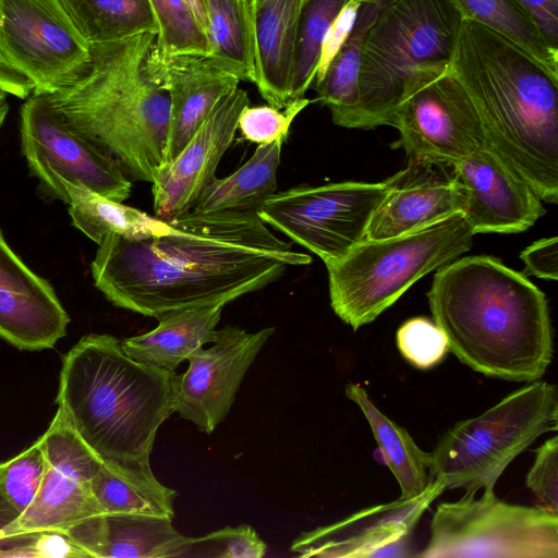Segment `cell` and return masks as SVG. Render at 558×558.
I'll list each match as a JSON object with an SVG mask.
<instances>
[{
    "mask_svg": "<svg viewBox=\"0 0 558 558\" xmlns=\"http://www.w3.org/2000/svg\"><path fill=\"white\" fill-rule=\"evenodd\" d=\"M169 234H108L90 263L95 287L114 306L157 318L228 304L279 280L312 257L276 236L258 214L187 211Z\"/></svg>",
    "mask_w": 558,
    "mask_h": 558,
    "instance_id": "cell-1",
    "label": "cell"
},
{
    "mask_svg": "<svg viewBox=\"0 0 558 558\" xmlns=\"http://www.w3.org/2000/svg\"><path fill=\"white\" fill-rule=\"evenodd\" d=\"M429 308L460 362L484 376L541 379L551 363L553 328L545 294L500 259L475 255L437 269Z\"/></svg>",
    "mask_w": 558,
    "mask_h": 558,
    "instance_id": "cell-2",
    "label": "cell"
},
{
    "mask_svg": "<svg viewBox=\"0 0 558 558\" xmlns=\"http://www.w3.org/2000/svg\"><path fill=\"white\" fill-rule=\"evenodd\" d=\"M450 68L471 97L492 151L541 201L558 202V76L519 46L464 19Z\"/></svg>",
    "mask_w": 558,
    "mask_h": 558,
    "instance_id": "cell-3",
    "label": "cell"
},
{
    "mask_svg": "<svg viewBox=\"0 0 558 558\" xmlns=\"http://www.w3.org/2000/svg\"><path fill=\"white\" fill-rule=\"evenodd\" d=\"M156 34L90 45V62L71 86L45 95L68 125L131 181L153 182L165 163L168 90L148 71Z\"/></svg>",
    "mask_w": 558,
    "mask_h": 558,
    "instance_id": "cell-4",
    "label": "cell"
},
{
    "mask_svg": "<svg viewBox=\"0 0 558 558\" xmlns=\"http://www.w3.org/2000/svg\"><path fill=\"white\" fill-rule=\"evenodd\" d=\"M177 376L135 361L112 335L89 333L63 356L56 403L102 460L149 464L173 413Z\"/></svg>",
    "mask_w": 558,
    "mask_h": 558,
    "instance_id": "cell-5",
    "label": "cell"
},
{
    "mask_svg": "<svg viewBox=\"0 0 558 558\" xmlns=\"http://www.w3.org/2000/svg\"><path fill=\"white\" fill-rule=\"evenodd\" d=\"M462 213L386 239H364L326 265L330 305L353 330L375 320L418 279L470 251Z\"/></svg>",
    "mask_w": 558,
    "mask_h": 558,
    "instance_id": "cell-6",
    "label": "cell"
},
{
    "mask_svg": "<svg viewBox=\"0 0 558 558\" xmlns=\"http://www.w3.org/2000/svg\"><path fill=\"white\" fill-rule=\"evenodd\" d=\"M464 19L456 0H396L383 9L363 44L354 129L392 126L411 75L451 64Z\"/></svg>",
    "mask_w": 558,
    "mask_h": 558,
    "instance_id": "cell-7",
    "label": "cell"
},
{
    "mask_svg": "<svg viewBox=\"0 0 558 558\" xmlns=\"http://www.w3.org/2000/svg\"><path fill=\"white\" fill-rule=\"evenodd\" d=\"M557 428V386L530 381L482 414L447 429L430 452V480L465 493L494 489L514 458Z\"/></svg>",
    "mask_w": 558,
    "mask_h": 558,
    "instance_id": "cell-8",
    "label": "cell"
},
{
    "mask_svg": "<svg viewBox=\"0 0 558 558\" xmlns=\"http://www.w3.org/2000/svg\"><path fill=\"white\" fill-rule=\"evenodd\" d=\"M421 558H558V513L465 493L436 508Z\"/></svg>",
    "mask_w": 558,
    "mask_h": 558,
    "instance_id": "cell-9",
    "label": "cell"
},
{
    "mask_svg": "<svg viewBox=\"0 0 558 558\" xmlns=\"http://www.w3.org/2000/svg\"><path fill=\"white\" fill-rule=\"evenodd\" d=\"M392 148L409 159L454 166L489 148L478 112L450 65L420 68L405 82L393 125Z\"/></svg>",
    "mask_w": 558,
    "mask_h": 558,
    "instance_id": "cell-10",
    "label": "cell"
},
{
    "mask_svg": "<svg viewBox=\"0 0 558 558\" xmlns=\"http://www.w3.org/2000/svg\"><path fill=\"white\" fill-rule=\"evenodd\" d=\"M385 193L384 181L298 185L276 192L257 214L267 226L328 265L365 239Z\"/></svg>",
    "mask_w": 558,
    "mask_h": 558,
    "instance_id": "cell-11",
    "label": "cell"
},
{
    "mask_svg": "<svg viewBox=\"0 0 558 558\" xmlns=\"http://www.w3.org/2000/svg\"><path fill=\"white\" fill-rule=\"evenodd\" d=\"M21 149L38 193L49 203L69 196L63 181L83 184L116 202L129 198L132 181L108 157L75 133L45 95L32 94L20 111Z\"/></svg>",
    "mask_w": 558,
    "mask_h": 558,
    "instance_id": "cell-12",
    "label": "cell"
},
{
    "mask_svg": "<svg viewBox=\"0 0 558 558\" xmlns=\"http://www.w3.org/2000/svg\"><path fill=\"white\" fill-rule=\"evenodd\" d=\"M0 57L51 95L73 85L90 62V45L59 0H0Z\"/></svg>",
    "mask_w": 558,
    "mask_h": 558,
    "instance_id": "cell-13",
    "label": "cell"
},
{
    "mask_svg": "<svg viewBox=\"0 0 558 558\" xmlns=\"http://www.w3.org/2000/svg\"><path fill=\"white\" fill-rule=\"evenodd\" d=\"M39 440L46 457L40 488L31 506L3 535L64 531L80 521L104 513L90 488V482L104 460L83 441L60 408Z\"/></svg>",
    "mask_w": 558,
    "mask_h": 558,
    "instance_id": "cell-14",
    "label": "cell"
},
{
    "mask_svg": "<svg viewBox=\"0 0 558 558\" xmlns=\"http://www.w3.org/2000/svg\"><path fill=\"white\" fill-rule=\"evenodd\" d=\"M274 332V327L255 332L230 325L217 329L213 344L195 351L187 359V369L177 376L173 413L211 434L226 418L245 373Z\"/></svg>",
    "mask_w": 558,
    "mask_h": 558,
    "instance_id": "cell-15",
    "label": "cell"
},
{
    "mask_svg": "<svg viewBox=\"0 0 558 558\" xmlns=\"http://www.w3.org/2000/svg\"><path fill=\"white\" fill-rule=\"evenodd\" d=\"M446 487L433 480L418 496L364 508L338 522L302 533L291 545L301 557L369 558L407 556L405 541Z\"/></svg>",
    "mask_w": 558,
    "mask_h": 558,
    "instance_id": "cell-16",
    "label": "cell"
},
{
    "mask_svg": "<svg viewBox=\"0 0 558 558\" xmlns=\"http://www.w3.org/2000/svg\"><path fill=\"white\" fill-rule=\"evenodd\" d=\"M247 105L245 89L236 87L225 94L179 155L159 168L151 182L157 218L170 220L192 209L217 178V167L232 145L239 117Z\"/></svg>",
    "mask_w": 558,
    "mask_h": 558,
    "instance_id": "cell-17",
    "label": "cell"
},
{
    "mask_svg": "<svg viewBox=\"0 0 558 558\" xmlns=\"http://www.w3.org/2000/svg\"><path fill=\"white\" fill-rule=\"evenodd\" d=\"M384 183L386 193L365 239L404 234L464 210L465 192L453 166L409 159L405 168Z\"/></svg>",
    "mask_w": 558,
    "mask_h": 558,
    "instance_id": "cell-18",
    "label": "cell"
},
{
    "mask_svg": "<svg viewBox=\"0 0 558 558\" xmlns=\"http://www.w3.org/2000/svg\"><path fill=\"white\" fill-rule=\"evenodd\" d=\"M147 68L170 97L167 163L179 155L217 101L236 88L242 80L208 54L167 53L158 49L155 41L147 57Z\"/></svg>",
    "mask_w": 558,
    "mask_h": 558,
    "instance_id": "cell-19",
    "label": "cell"
},
{
    "mask_svg": "<svg viewBox=\"0 0 558 558\" xmlns=\"http://www.w3.org/2000/svg\"><path fill=\"white\" fill-rule=\"evenodd\" d=\"M465 192L463 216L473 234L519 233L544 214L541 198L490 148L453 166Z\"/></svg>",
    "mask_w": 558,
    "mask_h": 558,
    "instance_id": "cell-20",
    "label": "cell"
},
{
    "mask_svg": "<svg viewBox=\"0 0 558 558\" xmlns=\"http://www.w3.org/2000/svg\"><path fill=\"white\" fill-rule=\"evenodd\" d=\"M64 532L90 558L190 557L193 539L179 533L171 518L149 514L102 513Z\"/></svg>",
    "mask_w": 558,
    "mask_h": 558,
    "instance_id": "cell-21",
    "label": "cell"
},
{
    "mask_svg": "<svg viewBox=\"0 0 558 558\" xmlns=\"http://www.w3.org/2000/svg\"><path fill=\"white\" fill-rule=\"evenodd\" d=\"M303 0H256L252 44L256 85L268 105L278 109L290 101L292 66Z\"/></svg>",
    "mask_w": 558,
    "mask_h": 558,
    "instance_id": "cell-22",
    "label": "cell"
},
{
    "mask_svg": "<svg viewBox=\"0 0 558 558\" xmlns=\"http://www.w3.org/2000/svg\"><path fill=\"white\" fill-rule=\"evenodd\" d=\"M227 304L217 303L161 314L153 330L121 340L124 352L137 362L175 371L195 351L215 341Z\"/></svg>",
    "mask_w": 558,
    "mask_h": 558,
    "instance_id": "cell-23",
    "label": "cell"
},
{
    "mask_svg": "<svg viewBox=\"0 0 558 558\" xmlns=\"http://www.w3.org/2000/svg\"><path fill=\"white\" fill-rule=\"evenodd\" d=\"M90 488L104 513L174 517L178 493L156 478L150 464L104 460Z\"/></svg>",
    "mask_w": 558,
    "mask_h": 558,
    "instance_id": "cell-24",
    "label": "cell"
},
{
    "mask_svg": "<svg viewBox=\"0 0 558 558\" xmlns=\"http://www.w3.org/2000/svg\"><path fill=\"white\" fill-rule=\"evenodd\" d=\"M283 141L259 144L253 156L232 174L216 178L190 210L193 214L223 211L257 213L277 192V171Z\"/></svg>",
    "mask_w": 558,
    "mask_h": 558,
    "instance_id": "cell-25",
    "label": "cell"
},
{
    "mask_svg": "<svg viewBox=\"0 0 558 558\" xmlns=\"http://www.w3.org/2000/svg\"><path fill=\"white\" fill-rule=\"evenodd\" d=\"M345 395L366 417L384 463L400 486L399 498L410 499L423 493L432 482L430 452L422 450L405 428L386 416L362 386L348 383Z\"/></svg>",
    "mask_w": 558,
    "mask_h": 558,
    "instance_id": "cell-26",
    "label": "cell"
},
{
    "mask_svg": "<svg viewBox=\"0 0 558 558\" xmlns=\"http://www.w3.org/2000/svg\"><path fill=\"white\" fill-rule=\"evenodd\" d=\"M62 185L69 196L66 204L72 225L97 244L111 233L140 239L175 230L169 220L107 198L83 184L63 181Z\"/></svg>",
    "mask_w": 558,
    "mask_h": 558,
    "instance_id": "cell-27",
    "label": "cell"
},
{
    "mask_svg": "<svg viewBox=\"0 0 558 558\" xmlns=\"http://www.w3.org/2000/svg\"><path fill=\"white\" fill-rule=\"evenodd\" d=\"M386 7L388 4L384 0H362L351 35L331 60L323 78L315 83L316 100L329 109L332 122L339 126L354 129L363 44Z\"/></svg>",
    "mask_w": 558,
    "mask_h": 558,
    "instance_id": "cell-28",
    "label": "cell"
},
{
    "mask_svg": "<svg viewBox=\"0 0 558 558\" xmlns=\"http://www.w3.org/2000/svg\"><path fill=\"white\" fill-rule=\"evenodd\" d=\"M89 45L157 34L148 0H59Z\"/></svg>",
    "mask_w": 558,
    "mask_h": 558,
    "instance_id": "cell-29",
    "label": "cell"
},
{
    "mask_svg": "<svg viewBox=\"0 0 558 558\" xmlns=\"http://www.w3.org/2000/svg\"><path fill=\"white\" fill-rule=\"evenodd\" d=\"M465 19L506 37L558 76V50L545 39L534 16L519 0H456Z\"/></svg>",
    "mask_w": 558,
    "mask_h": 558,
    "instance_id": "cell-30",
    "label": "cell"
},
{
    "mask_svg": "<svg viewBox=\"0 0 558 558\" xmlns=\"http://www.w3.org/2000/svg\"><path fill=\"white\" fill-rule=\"evenodd\" d=\"M208 56L254 83V56L250 25L242 0H206Z\"/></svg>",
    "mask_w": 558,
    "mask_h": 558,
    "instance_id": "cell-31",
    "label": "cell"
},
{
    "mask_svg": "<svg viewBox=\"0 0 558 558\" xmlns=\"http://www.w3.org/2000/svg\"><path fill=\"white\" fill-rule=\"evenodd\" d=\"M348 1H303L293 57L290 88L291 100L304 97L305 92L314 82L326 33Z\"/></svg>",
    "mask_w": 558,
    "mask_h": 558,
    "instance_id": "cell-32",
    "label": "cell"
},
{
    "mask_svg": "<svg viewBox=\"0 0 558 558\" xmlns=\"http://www.w3.org/2000/svg\"><path fill=\"white\" fill-rule=\"evenodd\" d=\"M157 25L156 47L167 53L208 54V39L186 0H148Z\"/></svg>",
    "mask_w": 558,
    "mask_h": 558,
    "instance_id": "cell-33",
    "label": "cell"
},
{
    "mask_svg": "<svg viewBox=\"0 0 558 558\" xmlns=\"http://www.w3.org/2000/svg\"><path fill=\"white\" fill-rule=\"evenodd\" d=\"M46 472V457L38 439L15 457L0 462V488L23 513L34 501Z\"/></svg>",
    "mask_w": 558,
    "mask_h": 558,
    "instance_id": "cell-34",
    "label": "cell"
},
{
    "mask_svg": "<svg viewBox=\"0 0 558 558\" xmlns=\"http://www.w3.org/2000/svg\"><path fill=\"white\" fill-rule=\"evenodd\" d=\"M397 345L414 367L429 369L438 365L449 351L444 331L426 317H413L397 331Z\"/></svg>",
    "mask_w": 558,
    "mask_h": 558,
    "instance_id": "cell-35",
    "label": "cell"
},
{
    "mask_svg": "<svg viewBox=\"0 0 558 558\" xmlns=\"http://www.w3.org/2000/svg\"><path fill=\"white\" fill-rule=\"evenodd\" d=\"M312 100L302 97L290 101L284 108L278 109L270 105L250 106L241 112L238 130L244 140L256 144H269L286 141L294 118Z\"/></svg>",
    "mask_w": 558,
    "mask_h": 558,
    "instance_id": "cell-36",
    "label": "cell"
},
{
    "mask_svg": "<svg viewBox=\"0 0 558 558\" xmlns=\"http://www.w3.org/2000/svg\"><path fill=\"white\" fill-rule=\"evenodd\" d=\"M267 545L247 524L226 526L203 537L193 538L190 557L260 558Z\"/></svg>",
    "mask_w": 558,
    "mask_h": 558,
    "instance_id": "cell-37",
    "label": "cell"
},
{
    "mask_svg": "<svg viewBox=\"0 0 558 558\" xmlns=\"http://www.w3.org/2000/svg\"><path fill=\"white\" fill-rule=\"evenodd\" d=\"M526 486L541 507L558 513V437L547 439L535 450V459L526 475Z\"/></svg>",
    "mask_w": 558,
    "mask_h": 558,
    "instance_id": "cell-38",
    "label": "cell"
},
{
    "mask_svg": "<svg viewBox=\"0 0 558 558\" xmlns=\"http://www.w3.org/2000/svg\"><path fill=\"white\" fill-rule=\"evenodd\" d=\"M52 287L14 253L0 229V293L4 291H36Z\"/></svg>",
    "mask_w": 558,
    "mask_h": 558,
    "instance_id": "cell-39",
    "label": "cell"
},
{
    "mask_svg": "<svg viewBox=\"0 0 558 558\" xmlns=\"http://www.w3.org/2000/svg\"><path fill=\"white\" fill-rule=\"evenodd\" d=\"M362 0H349L340 10L324 38L315 83L325 75L331 60L351 35Z\"/></svg>",
    "mask_w": 558,
    "mask_h": 558,
    "instance_id": "cell-40",
    "label": "cell"
},
{
    "mask_svg": "<svg viewBox=\"0 0 558 558\" xmlns=\"http://www.w3.org/2000/svg\"><path fill=\"white\" fill-rule=\"evenodd\" d=\"M558 239L557 236L544 238L533 242L525 247L520 257L523 260L526 271L531 275L545 279L557 280L558 278Z\"/></svg>",
    "mask_w": 558,
    "mask_h": 558,
    "instance_id": "cell-41",
    "label": "cell"
},
{
    "mask_svg": "<svg viewBox=\"0 0 558 558\" xmlns=\"http://www.w3.org/2000/svg\"><path fill=\"white\" fill-rule=\"evenodd\" d=\"M37 558H87V554L62 530L36 531Z\"/></svg>",
    "mask_w": 558,
    "mask_h": 558,
    "instance_id": "cell-42",
    "label": "cell"
},
{
    "mask_svg": "<svg viewBox=\"0 0 558 558\" xmlns=\"http://www.w3.org/2000/svg\"><path fill=\"white\" fill-rule=\"evenodd\" d=\"M534 16L549 46L558 50V0H519Z\"/></svg>",
    "mask_w": 558,
    "mask_h": 558,
    "instance_id": "cell-43",
    "label": "cell"
},
{
    "mask_svg": "<svg viewBox=\"0 0 558 558\" xmlns=\"http://www.w3.org/2000/svg\"><path fill=\"white\" fill-rule=\"evenodd\" d=\"M36 532L0 536V558H37L34 541Z\"/></svg>",
    "mask_w": 558,
    "mask_h": 558,
    "instance_id": "cell-44",
    "label": "cell"
},
{
    "mask_svg": "<svg viewBox=\"0 0 558 558\" xmlns=\"http://www.w3.org/2000/svg\"><path fill=\"white\" fill-rule=\"evenodd\" d=\"M0 88L8 95L26 99L33 94L34 85L0 57Z\"/></svg>",
    "mask_w": 558,
    "mask_h": 558,
    "instance_id": "cell-45",
    "label": "cell"
},
{
    "mask_svg": "<svg viewBox=\"0 0 558 558\" xmlns=\"http://www.w3.org/2000/svg\"><path fill=\"white\" fill-rule=\"evenodd\" d=\"M20 512L5 498L0 488V536L20 517Z\"/></svg>",
    "mask_w": 558,
    "mask_h": 558,
    "instance_id": "cell-46",
    "label": "cell"
},
{
    "mask_svg": "<svg viewBox=\"0 0 558 558\" xmlns=\"http://www.w3.org/2000/svg\"><path fill=\"white\" fill-rule=\"evenodd\" d=\"M191 7L198 24L207 36L208 31V15H207V2L206 0H186Z\"/></svg>",
    "mask_w": 558,
    "mask_h": 558,
    "instance_id": "cell-47",
    "label": "cell"
},
{
    "mask_svg": "<svg viewBox=\"0 0 558 558\" xmlns=\"http://www.w3.org/2000/svg\"><path fill=\"white\" fill-rule=\"evenodd\" d=\"M8 94L0 88V129L2 128L5 118L9 113Z\"/></svg>",
    "mask_w": 558,
    "mask_h": 558,
    "instance_id": "cell-48",
    "label": "cell"
},
{
    "mask_svg": "<svg viewBox=\"0 0 558 558\" xmlns=\"http://www.w3.org/2000/svg\"><path fill=\"white\" fill-rule=\"evenodd\" d=\"M244 2H245L246 16H247L248 25H250V31H251V37H252V15H253V10H254L256 0H244Z\"/></svg>",
    "mask_w": 558,
    "mask_h": 558,
    "instance_id": "cell-49",
    "label": "cell"
},
{
    "mask_svg": "<svg viewBox=\"0 0 558 558\" xmlns=\"http://www.w3.org/2000/svg\"><path fill=\"white\" fill-rule=\"evenodd\" d=\"M242 2L244 3V7H245V2H244V0H242ZM245 12H246V10H245Z\"/></svg>",
    "mask_w": 558,
    "mask_h": 558,
    "instance_id": "cell-50",
    "label": "cell"
},
{
    "mask_svg": "<svg viewBox=\"0 0 558 558\" xmlns=\"http://www.w3.org/2000/svg\"><path fill=\"white\" fill-rule=\"evenodd\" d=\"M303 1H305V0H303Z\"/></svg>",
    "mask_w": 558,
    "mask_h": 558,
    "instance_id": "cell-51",
    "label": "cell"
}]
</instances>
